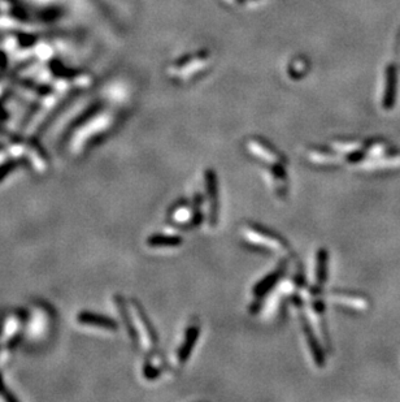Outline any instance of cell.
Masks as SVG:
<instances>
[{
  "mask_svg": "<svg viewBox=\"0 0 400 402\" xmlns=\"http://www.w3.org/2000/svg\"><path fill=\"white\" fill-rule=\"evenodd\" d=\"M243 236L250 244L260 246V248L268 249V250L277 251V253H288V245L277 234L272 233L270 230L265 228H260L257 225H248L243 229Z\"/></svg>",
  "mask_w": 400,
  "mask_h": 402,
  "instance_id": "6da1fadb",
  "label": "cell"
},
{
  "mask_svg": "<svg viewBox=\"0 0 400 402\" xmlns=\"http://www.w3.org/2000/svg\"><path fill=\"white\" fill-rule=\"evenodd\" d=\"M133 309H134V318H135V322L138 324V335L142 338V345H143L147 351L154 350L156 345H158V337H156V334H155L154 328L151 326V323L148 322L147 316L143 313L142 307L138 306L137 303H133Z\"/></svg>",
  "mask_w": 400,
  "mask_h": 402,
  "instance_id": "7a4b0ae2",
  "label": "cell"
},
{
  "mask_svg": "<svg viewBox=\"0 0 400 402\" xmlns=\"http://www.w3.org/2000/svg\"><path fill=\"white\" fill-rule=\"evenodd\" d=\"M205 179V189H207V196H208L209 202V221L212 225H215L217 221V213H219V188H217V177L213 169H207L204 175Z\"/></svg>",
  "mask_w": 400,
  "mask_h": 402,
  "instance_id": "3957f363",
  "label": "cell"
},
{
  "mask_svg": "<svg viewBox=\"0 0 400 402\" xmlns=\"http://www.w3.org/2000/svg\"><path fill=\"white\" fill-rule=\"evenodd\" d=\"M247 147L250 150V152L257 158H260L264 162L269 163V164H284V158L278 154L276 150L269 147L268 144L263 143L261 141L257 139H252L248 142Z\"/></svg>",
  "mask_w": 400,
  "mask_h": 402,
  "instance_id": "277c9868",
  "label": "cell"
},
{
  "mask_svg": "<svg viewBox=\"0 0 400 402\" xmlns=\"http://www.w3.org/2000/svg\"><path fill=\"white\" fill-rule=\"evenodd\" d=\"M301 328H303V332H304L305 335L308 347H309V350H311L312 357L315 359V363L317 364L318 367H322V366L325 364V355H324V351L321 350V346L318 344L317 336H316L315 332L312 331L311 324L308 323L304 318L301 319Z\"/></svg>",
  "mask_w": 400,
  "mask_h": 402,
  "instance_id": "5b68a950",
  "label": "cell"
},
{
  "mask_svg": "<svg viewBox=\"0 0 400 402\" xmlns=\"http://www.w3.org/2000/svg\"><path fill=\"white\" fill-rule=\"evenodd\" d=\"M328 298L333 302L341 305V306L357 310V311H364V310L369 307V302L366 299H364L363 297L347 294V293H332V294H329Z\"/></svg>",
  "mask_w": 400,
  "mask_h": 402,
  "instance_id": "8992f818",
  "label": "cell"
},
{
  "mask_svg": "<svg viewBox=\"0 0 400 402\" xmlns=\"http://www.w3.org/2000/svg\"><path fill=\"white\" fill-rule=\"evenodd\" d=\"M199 334H200V330H199V327L196 324H191L187 328L185 335V341H183V344L181 345L179 350H178V362L179 363H185L188 359L190 354L192 353V349L195 346Z\"/></svg>",
  "mask_w": 400,
  "mask_h": 402,
  "instance_id": "52a82bcc",
  "label": "cell"
},
{
  "mask_svg": "<svg viewBox=\"0 0 400 402\" xmlns=\"http://www.w3.org/2000/svg\"><path fill=\"white\" fill-rule=\"evenodd\" d=\"M365 168H395L400 167V152L397 154H382L378 156H374L372 159H368L366 162L361 163Z\"/></svg>",
  "mask_w": 400,
  "mask_h": 402,
  "instance_id": "ba28073f",
  "label": "cell"
},
{
  "mask_svg": "<svg viewBox=\"0 0 400 402\" xmlns=\"http://www.w3.org/2000/svg\"><path fill=\"white\" fill-rule=\"evenodd\" d=\"M78 322L82 324H89V326H98L108 331H114L117 328L116 322H113L110 318L93 313H81L78 315Z\"/></svg>",
  "mask_w": 400,
  "mask_h": 402,
  "instance_id": "9c48e42d",
  "label": "cell"
},
{
  "mask_svg": "<svg viewBox=\"0 0 400 402\" xmlns=\"http://www.w3.org/2000/svg\"><path fill=\"white\" fill-rule=\"evenodd\" d=\"M284 271H285L284 266H281L277 271H274V272H272V273H269L267 277H264L263 280H261V281L259 282L256 286H255V289H253V293H255L259 298H261V297H264L265 294H268L270 289H273V286L276 285V284H278L280 278L282 277V273H284Z\"/></svg>",
  "mask_w": 400,
  "mask_h": 402,
  "instance_id": "30bf717a",
  "label": "cell"
},
{
  "mask_svg": "<svg viewBox=\"0 0 400 402\" xmlns=\"http://www.w3.org/2000/svg\"><path fill=\"white\" fill-rule=\"evenodd\" d=\"M395 87H397V70H395V67L390 66L387 70V86L385 98H383V106L387 110H390L395 103Z\"/></svg>",
  "mask_w": 400,
  "mask_h": 402,
  "instance_id": "8fae6325",
  "label": "cell"
},
{
  "mask_svg": "<svg viewBox=\"0 0 400 402\" xmlns=\"http://www.w3.org/2000/svg\"><path fill=\"white\" fill-rule=\"evenodd\" d=\"M147 244L151 248H177L182 244V238L169 234H154L148 238Z\"/></svg>",
  "mask_w": 400,
  "mask_h": 402,
  "instance_id": "7c38bea8",
  "label": "cell"
},
{
  "mask_svg": "<svg viewBox=\"0 0 400 402\" xmlns=\"http://www.w3.org/2000/svg\"><path fill=\"white\" fill-rule=\"evenodd\" d=\"M328 251L325 249H320L317 253V268H316V280L318 288H321L328 281Z\"/></svg>",
  "mask_w": 400,
  "mask_h": 402,
  "instance_id": "4fadbf2b",
  "label": "cell"
},
{
  "mask_svg": "<svg viewBox=\"0 0 400 402\" xmlns=\"http://www.w3.org/2000/svg\"><path fill=\"white\" fill-rule=\"evenodd\" d=\"M308 159L313 162L315 164H321V165H337L339 164L341 159L337 154H333V152H325V151H320V150H313V151H309L308 154Z\"/></svg>",
  "mask_w": 400,
  "mask_h": 402,
  "instance_id": "5bb4252c",
  "label": "cell"
},
{
  "mask_svg": "<svg viewBox=\"0 0 400 402\" xmlns=\"http://www.w3.org/2000/svg\"><path fill=\"white\" fill-rule=\"evenodd\" d=\"M192 210L187 204L182 203V204H178L175 206L173 210H171V221L175 224H185L188 223V221L192 219Z\"/></svg>",
  "mask_w": 400,
  "mask_h": 402,
  "instance_id": "9a60e30c",
  "label": "cell"
},
{
  "mask_svg": "<svg viewBox=\"0 0 400 402\" xmlns=\"http://www.w3.org/2000/svg\"><path fill=\"white\" fill-rule=\"evenodd\" d=\"M202 197L199 196V194H196L195 197H194V215H192V219H191V224L194 225V227H196V225H199V224L202 223L203 220V213H202Z\"/></svg>",
  "mask_w": 400,
  "mask_h": 402,
  "instance_id": "2e32d148",
  "label": "cell"
},
{
  "mask_svg": "<svg viewBox=\"0 0 400 402\" xmlns=\"http://www.w3.org/2000/svg\"><path fill=\"white\" fill-rule=\"evenodd\" d=\"M160 368L158 367H154V364L151 363H147L146 366H144V376L147 379H150V380H152V379H156L160 375Z\"/></svg>",
  "mask_w": 400,
  "mask_h": 402,
  "instance_id": "e0dca14e",
  "label": "cell"
},
{
  "mask_svg": "<svg viewBox=\"0 0 400 402\" xmlns=\"http://www.w3.org/2000/svg\"><path fill=\"white\" fill-rule=\"evenodd\" d=\"M17 165H18L17 160H14V162H9V164L1 165V167H0V180L3 179L4 176H7V173L9 172L10 169L16 168Z\"/></svg>",
  "mask_w": 400,
  "mask_h": 402,
  "instance_id": "ac0fdd59",
  "label": "cell"
}]
</instances>
